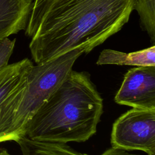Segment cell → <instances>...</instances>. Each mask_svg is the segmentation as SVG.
Masks as SVG:
<instances>
[{
    "mask_svg": "<svg viewBox=\"0 0 155 155\" xmlns=\"http://www.w3.org/2000/svg\"><path fill=\"white\" fill-rule=\"evenodd\" d=\"M84 51L74 49L32 65L24 81L11 93L0 114V143L24 137L28 122L56 90Z\"/></svg>",
    "mask_w": 155,
    "mask_h": 155,
    "instance_id": "3957f363",
    "label": "cell"
},
{
    "mask_svg": "<svg viewBox=\"0 0 155 155\" xmlns=\"http://www.w3.org/2000/svg\"><path fill=\"white\" fill-rule=\"evenodd\" d=\"M33 1H38V0H33Z\"/></svg>",
    "mask_w": 155,
    "mask_h": 155,
    "instance_id": "5bb4252c",
    "label": "cell"
},
{
    "mask_svg": "<svg viewBox=\"0 0 155 155\" xmlns=\"http://www.w3.org/2000/svg\"><path fill=\"white\" fill-rule=\"evenodd\" d=\"M16 39L10 40L7 38L0 42V71L8 64L13 53Z\"/></svg>",
    "mask_w": 155,
    "mask_h": 155,
    "instance_id": "8fae6325",
    "label": "cell"
},
{
    "mask_svg": "<svg viewBox=\"0 0 155 155\" xmlns=\"http://www.w3.org/2000/svg\"><path fill=\"white\" fill-rule=\"evenodd\" d=\"M0 155H12L6 150H0Z\"/></svg>",
    "mask_w": 155,
    "mask_h": 155,
    "instance_id": "4fadbf2b",
    "label": "cell"
},
{
    "mask_svg": "<svg viewBox=\"0 0 155 155\" xmlns=\"http://www.w3.org/2000/svg\"><path fill=\"white\" fill-rule=\"evenodd\" d=\"M101 155H137L132 153H130L128 151L119 149L114 147H111L107 150H106L104 153H103Z\"/></svg>",
    "mask_w": 155,
    "mask_h": 155,
    "instance_id": "7c38bea8",
    "label": "cell"
},
{
    "mask_svg": "<svg viewBox=\"0 0 155 155\" xmlns=\"http://www.w3.org/2000/svg\"><path fill=\"white\" fill-rule=\"evenodd\" d=\"M96 64L98 65L115 64L137 67L154 66L155 65V46L153 45L147 48L131 53L105 49L100 53Z\"/></svg>",
    "mask_w": 155,
    "mask_h": 155,
    "instance_id": "52a82bcc",
    "label": "cell"
},
{
    "mask_svg": "<svg viewBox=\"0 0 155 155\" xmlns=\"http://www.w3.org/2000/svg\"><path fill=\"white\" fill-rule=\"evenodd\" d=\"M133 10L137 12L142 28L147 31L154 44L155 41V0H134Z\"/></svg>",
    "mask_w": 155,
    "mask_h": 155,
    "instance_id": "30bf717a",
    "label": "cell"
},
{
    "mask_svg": "<svg viewBox=\"0 0 155 155\" xmlns=\"http://www.w3.org/2000/svg\"><path fill=\"white\" fill-rule=\"evenodd\" d=\"M33 65L29 59L25 58L8 64L0 71V114L7 98L24 81Z\"/></svg>",
    "mask_w": 155,
    "mask_h": 155,
    "instance_id": "ba28073f",
    "label": "cell"
},
{
    "mask_svg": "<svg viewBox=\"0 0 155 155\" xmlns=\"http://www.w3.org/2000/svg\"><path fill=\"white\" fill-rule=\"evenodd\" d=\"M112 147L155 155V109L132 108L113 124Z\"/></svg>",
    "mask_w": 155,
    "mask_h": 155,
    "instance_id": "277c9868",
    "label": "cell"
},
{
    "mask_svg": "<svg viewBox=\"0 0 155 155\" xmlns=\"http://www.w3.org/2000/svg\"><path fill=\"white\" fill-rule=\"evenodd\" d=\"M114 101L133 108L155 109V65L130 69L124 75Z\"/></svg>",
    "mask_w": 155,
    "mask_h": 155,
    "instance_id": "5b68a950",
    "label": "cell"
},
{
    "mask_svg": "<svg viewBox=\"0 0 155 155\" xmlns=\"http://www.w3.org/2000/svg\"><path fill=\"white\" fill-rule=\"evenodd\" d=\"M17 143L22 155H88L74 150L67 144L35 142L25 137Z\"/></svg>",
    "mask_w": 155,
    "mask_h": 155,
    "instance_id": "9c48e42d",
    "label": "cell"
},
{
    "mask_svg": "<svg viewBox=\"0 0 155 155\" xmlns=\"http://www.w3.org/2000/svg\"><path fill=\"white\" fill-rule=\"evenodd\" d=\"M134 0L33 1L25 28L36 64L74 49L85 54L128 22Z\"/></svg>",
    "mask_w": 155,
    "mask_h": 155,
    "instance_id": "6da1fadb",
    "label": "cell"
},
{
    "mask_svg": "<svg viewBox=\"0 0 155 155\" xmlns=\"http://www.w3.org/2000/svg\"><path fill=\"white\" fill-rule=\"evenodd\" d=\"M103 99L89 74L71 70L28 122L24 137L35 142H83L97 131Z\"/></svg>",
    "mask_w": 155,
    "mask_h": 155,
    "instance_id": "7a4b0ae2",
    "label": "cell"
},
{
    "mask_svg": "<svg viewBox=\"0 0 155 155\" xmlns=\"http://www.w3.org/2000/svg\"><path fill=\"white\" fill-rule=\"evenodd\" d=\"M33 0H0V42L25 29Z\"/></svg>",
    "mask_w": 155,
    "mask_h": 155,
    "instance_id": "8992f818",
    "label": "cell"
}]
</instances>
